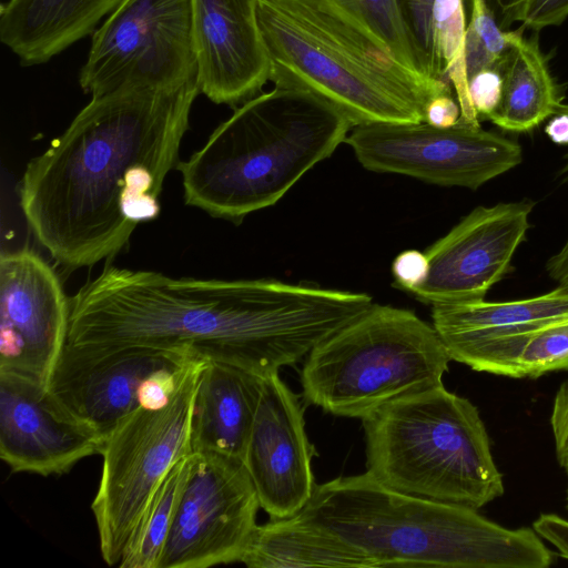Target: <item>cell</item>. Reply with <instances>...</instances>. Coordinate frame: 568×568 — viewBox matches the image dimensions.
I'll return each mask as SVG.
<instances>
[{"label": "cell", "instance_id": "cell-5", "mask_svg": "<svg viewBox=\"0 0 568 568\" xmlns=\"http://www.w3.org/2000/svg\"><path fill=\"white\" fill-rule=\"evenodd\" d=\"M275 87L314 92L354 126L425 122L428 102L452 93L393 58L338 0H257Z\"/></svg>", "mask_w": 568, "mask_h": 568}, {"label": "cell", "instance_id": "cell-4", "mask_svg": "<svg viewBox=\"0 0 568 568\" xmlns=\"http://www.w3.org/2000/svg\"><path fill=\"white\" fill-rule=\"evenodd\" d=\"M323 97L275 87L242 103L189 160L179 161L184 200L213 217L240 223L272 206L353 129Z\"/></svg>", "mask_w": 568, "mask_h": 568}, {"label": "cell", "instance_id": "cell-36", "mask_svg": "<svg viewBox=\"0 0 568 568\" xmlns=\"http://www.w3.org/2000/svg\"><path fill=\"white\" fill-rule=\"evenodd\" d=\"M545 132L548 138L556 144H568V113L557 112L548 121Z\"/></svg>", "mask_w": 568, "mask_h": 568}, {"label": "cell", "instance_id": "cell-20", "mask_svg": "<svg viewBox=\"0 0 568 568\" xmlns=\"http://www.w3.org/2000/svg\"><path fill=\"white\" fill-rule=\"evenodd\" d=\"M523 29L511 31V47L503 60L500 102L488 118L510 132L532 130L562 103L538 38L523 37Z\"/></svg>", "mask_w": 568, "mask_h": 568}, {"label": "cell", "instance_id": "cell-10", "mask_svg": "<svg viewBox=\"0 0 568 568\" xmlns=\"http://www.w3.org/2000/svg\"><path fill=\"white\" fill-rule=\"evenodd\" d=\"M367 170L426 183L477 190L523 161L514 140L459 119L449 128L427 122L353 126L345 141Z\"/></svg>", "mask_w": 568, "mask_h": 568}, {"label": "cell", "instance_id": "cell-14", "mask_svg": "<svg viewBox=\"0 0 568 568\" xmlns=\"http://www.w3.org/2000/svg\"><path fill=\"white\" fill-rule=\"evenodd\" d=\"M314 455L297 395L278 374L265 376L243 462L271 519L293 517L310 501Z\"/></svg>", "mask_w": 568, "mask_h": 568}, {"label": "cell", "instance_id": "cell-1", "mask_svg": "<svg viewBox=\"0 0 568 568\" xmlns=\"http://www.w3.org/2000/svg\"><path fill=\"white\" fill-rule=\"evenodd\" d=\"M69 302V351L182 349L262 377L295 364L358 313L352 292L315 284L174 278L115 266Z\"/></svg>", "mask_w": 568, "mask_h": 568}, {"label": "cell", "instance_id": "cell-23", "mask_svg": "<svg viewBox=\"0 0 568 568\" xmlns=\"http://www.w3.org/2000/svg\"><path fill=\"white\" fill-rule=\"evenodd\" d=\"M192 462L193 453L165 475L144 509L118 567L158 568Z\"/></svg>", "mask_w": 568, "mask_h": 568}, {"label": "cell", "instance_id": "cell-11", "mask_svg": "<svg viewBox=\"0 0 568 568\" xmlns=\"http://www.w3.org/2000/svg\"><path fill=\"white\" fill-rule=\"evenodd\" d=\"M260 507L241 458L193 453L158 568H207L240 561L257 526Z\"/></svg>", "mask_w": 568, "mask_h": 568}, {"label": "cell", "instance_id": "cell-26", "mask_svg": "<svg viewBox=\"0 0 568 568\" xmlns=\"http://www.w3.org/2000/svg\"><path fill=\"white\" fill-rule=\"evenodd\" d=\"M470 17L465 37L467 78L499 64L511 47V31L503 30L486 0H469Z\"/></svg>", "mask_w": 568, "mask_h": 568}, {"label": "cell", "instance_id": "cell-6", "mask_svg": "<svg viewBox=\"0 0 568 568\" xmlns=\"http://www.w3.org/2000/svg\"><path fill=\"white\" fill-rule=\"evenodd\" d=\"M362 423L366 473L382 485L476 510L504 494L477 407L444 385L393 400Z\"/></svg>", "mask_w": 568, "mask_h": 568}, {"label": "cell", "instance_id": "cell-22", "mask_svg": "<svg viewBox=\"0 0 568 568\" xmlns=\"http://www.w3.org/2000/svg\"><path fill=\"white\" fill-rule=\"evenodd\" d=\"M438 335L483 329L539 326L568 320V284L544 295L509 301L433 305Z\"/></svg>", "mask_w": 568, "mask_h": 568}, {"label": "cell", "instance_id": "cell-3", "mask_svg": "<svg viewBox=\"0 0 568 568\" xmlns=\"http://www.w3.org/2000/svg\"><path fill=\"white\" fill-rule=\"evenodd\" d=\"M293 517L372 568H547L554 560L534 529H508L476 509L390 489L367 473L315 485Z\"/></svg>", "mask_w": 568, "mask_h": 568}, {"label": "cell", "instance_id": "cell-16", "mask_svg": "<svg viewBox=\"0 0 568 568\" xmlns=\"http://www.w3.org/2000/svg\"><path fill=\"white\" fill-rule=\"evenodd\" d=\"M102 443L45 387L0 371V457L13 473L61 475L100 453Z\"/></svg>", "mask_w": 568, "mask_h": 568}, {"label": "cell", "instance_id": "cell-30", "mask_svg": "<svg viewBox=\"0 0 568 568\" xmlns=\"http://www.w3.org/2000/svg\"><path fill=\"white\" fill-rule=\"evenodd\" d=\"M567 17L568 0H528L520 23L524 29L539 31L561 24Z\"/></svg>", "mask_w": 568, "mask_h": 568}, {"label": "cell", "instance_id": "cell-28", "mask_svg": "<svg viewBox=\"0 0 568 568\" xmlns=\"http://www.w3.org/2000/svg\"><path fill=\"white\" fill-rule=\"evenodd\" d=\"M436 0H396L407 34L418 54L424 74L435 81L443 78L434 31ZM449 83V82H448Z\"/></svg>", "mask_w": 568, "mask_h": 568}, {"label": "cell", "instance_id": "cell-8", "mask_svg": "<svg viewBox=\"0 0 568 568\" xmlns=\"http://www.w3.org/2000/svg\"><path fill=\"white\" fill-rule=\"evenodd\" d=\"M209 359L192 358L163 407L140 406L123 417L100 449L102 474L91 504L100 551L119 565L154 491L182 458L192 454L191 422L199 379Z\"/></svg>", "mask_w": 568, "mask_h": 568}, {"label": "cell", "instance_id": "cell-39", "mask_svg": "<svg viewBox=\"0 0 568 568\" xmlns=\"http://www.w3.org/2000/svg\"><path fill=\"white\" fill-rule=\"evenodd\" d=\"M562 284H568V278H567V281H566L565 283H562Z\"/></svg>", "mask_w": 568, "mask_h": 568}, {"label": "cell", "instance_id": "cell-27", "mask_svg": "<svg viewBox=\"0 0 568 568\" xmlns=\"http://www.w3.org/2000/svg\"><path fill=\"white\" fill-rule=\"evenodd\" d=\"M517 365L518 378L568 369V320L531 329Z\"/></svg>", "mask_w": 568, "mask_h": 568}, {"label": "cell", "instance_id": "cell-35", "mask_svg": "<svg viewBox=\"0 0 568 568\" xmlns=\"http://www.w3.org/2000/svg\"><path fill=\"white\" fill-rule=\"evenodd\" d=\"M528 0H486L495 20L503 30L520 22Z\"/></svg>", "mask_w": 568, "mask_h": 568}, {"label": "cell", "instance_id": "cell-34", "mask_svg": "<svg viewBox=\"0 0 568 568\" xmlns=\"http://www.w3.org/2000/svg\"><path fill=\"white\" fill-rule=\"evenodd\" d=\"M532 527L568 559V520L555 514H542L534 521Z\"/></svg>", "mask_w": 568, "mask_h": 568}, {"label": "cell", "instance_id": "cell-15", "mask_svg": "<svg viewBox=\"0 0 568 568\" xmlns=\"http://www.w3.org/2000/svg\"><path fill=\"white\" fill-rule=\"evenodd\" d=\"M193 357L199 356L182 349L143 346L97 354L64 348L48 392L104 440L123 417L140 407V393L149 376Z\"/></svg>", "mask_w": 568, "mask_h": 568}, {"label": "cell", "instance_id": "cell-9", "mask_svg": "<svg viewBox=\"0 0 568 568\" xmlns=\"http://www.w3.org/2000/svg\"><path fill=\"white\" fill-rule=\"evenodd\" d=\"M191 0H124L92 33L79 83L99 97L197 79Z\"/></svg>", "mask_w": 568, "mask_h": 568}, {"label": "cell", "instance_id": "cell-29", "mask_svg": "<svg viewBox=\"0 0 568 568\" xmlns=\"http://www.w3.org/2000/svg\"><path fill=\"white\" fill-rule=\"evenodd\" d=\"M503 88V61L468 78V93L478 118L488 119L498 108Z\"/></svg>", "mask_w": 568, "mask_h": 568}, {"label": "cell", "instance_id": "cell-32", "mask_svg": "<svg viewBox=\"0 0 568 568\" xmlns=\"http://www.w3.org/2000/svg\"><path fill=\"white\" fill-rule=\"evenodd\" d=\"M550 423L555 438L557 459L568 477V378L560 385L555 396Z\"/></svg>", "mask_w": 568, "mask_h": 568}, {"label": "cell", "instance_id": "cell-18", "mask_svg": "<svg viewBox=\"0 0 568 568\" xmlns=\"http://www.w3.org/2000/svg\"><path fill=\"white\" fill-rule=\"evenodd\" d=\"M263 378L231 364L207 361L193 403V453L216 452L243 460Z\"/></svg>", "mask_w": 568, "mask_h": 568}, {"label": "cell", "instance_id": "cell-31", "mask_svg": "<svg viewBox=\"0 0 568 568\" xmlns=\"http://www.w3.org/2000/svg\"><path fill=\"white\" fill-rule=\"evenodd\" d=\"M392 272L396 286L412 293L423 283L428 272L425 252L417 250L402 252L395 257Z\"/></svg>", "mask_w": 568, "mask_h": 568}, {"label": "cell", "instance_id": "cell-13", "mask_svg": "<svg viewBox=\"0 0 568 568\" xmlns=\"http://www.w3.org/2000/svg\"><path fill=\"white\" fill-rule=\"evenodd\" d=\"M532 207L525 200L474 209L425 251L428 272L412 294L432 306L483 301L509 271Z\"/></svg>", "mask_w": 568, "mask_h": 568}, {"label": "cell", "instance_id": "cell-7", "mask_svg": "<svg viewBox=\"0 0 568 568\" xmlns=\"http://www.w3.org/2000/svg\"><path fill=\"white\" fill-rule=\"evenodd\" d=\"M450 361L435 327L415 312L372 304L307 354L302 395L329 414L363 419L443 385Z\"/></svg>", "mask_w": 568, "mask_h": 568}, {"label": "cell", "instance_id": "cell-38", "mask_svg": "<svg viewBox=\"0 0 568 568\" xmlns=\"http://www.w3.org/2000/svg\"><path fill=\"white\" fill-rule=\"evenodd\" d=\"M559 111L568 113V104L561 103L557 112Z\"/></svg>", "mask_w": 568, "mask_h": 568}, {"label": "cell", "instance_id": "cell-21", "mask_svg": "<svg viewBox=\"0 0 568 568\" xmlns=\"http://www.w3.org/2000/svg\"><path fill=\"white\" fill-rule=\"evenodd\" d=\"M240 561L251 568H372L357 551L302 525L294 517L257 525Z\"/></svg>", "mask_w": 568, "mask_h": 568}, {"label": "cell", "instance_id": "cell-2", "mask_svg": "<svg viewBox=\"0 0 568 568\" xmlns=\"http://www.w3.org/2000/svg\"><path fill=\"white\" fill-rule=\"evenodd\" d=\"M199 93L195 79L92 97L62 135L29 161L20 205L57 262L74 270L112 257L139 223L158 217L163 182L179 163Z\"/></svg>", "mask_w": 568, "mask_h": 568}, {"label": "cell", "instance_id": "cell-25", "mask_svg": "<svg viewBox=\"0 0 568 568\" xmlns=\"http://www.w3.org/2000/svg\"><path fill=\"white\" fill-rule=\"evenodd\" d=\"M338 1L402 65L422 78L429 79L424 74L422 63L407 34L396 0Z\"/></svg>", "mask_w": 568, "mask_h": 568}, {"label": "cell", "instance_id": "cell-37", "mask_svg": "<svg viewBox=\"0 0 568 568\" xmlns=\"http://www.w3.org/2000/svg\"><path fill=\"white\" fill-rule=\"evenodd\" d=\"M549 276L562 284L568 278V239L564 246L547 263Z\"/></svg>", "mask_w": 568, "mask_h": 568}, {"label": "cell", "instance_id": "cell-17", "mask_svg": "<svg viewBox=\"0 0 568 568\" xmlns=\"http://www.w3.org/2000/svg\"><path fill=\"white\" fill-rule=\"evenodd\" d=\"M200 92L237 105L270 80L271 63L257 19V0H191Z\"/></svg>", "mask_w": 568, "mask_h": 568}, {"label": "cell", "instance_id": "cell-24", "mask_svg": "<svg viewBox=\"0 0 568 568\" xmlns=\"http://www.w3.org/2000/svg\"><path fill=\"white\" fill-rule=\"evenodd\" d=\"M433 19L442 74L455 90L462 111L460 120L480 125L468 93L465 64V0H436Z\"/></svg>", "mask_w": 568, "mask_h": 568}, {"label": "cell", "instance_id": "cell-33", "mask_svg": "<svg viewBox=\"0 0 568 568\" xmlns=\"http://www.w3.org/2000/svg\"><path fill=\"white\" fill-rule=\"evenodd\" d=\"M462 115L460 106L452 93L433 98L426 108L425 122L437 128L455 125Z\"/></svg>", "mask_w": 568, "mask_h": 568}, {"label": "cell", "instance_id": "cell-12", "mask_svg": "<svg viewBox=\"0 0 568 568\" xmlns=\"http://www.w3.org/2000/svg\"><path fill=\"white\" fill-rule=\"evenodd\" d=\"M70 302L38 254L23 248L0 256V371L48 389L67 344Z\"/></svg>", "mask_w": 568, "mask_h": 568}, {"label": "cell", "instance_id": "cell-19", "mask_svg": "<svg viewBox=\"0 0 568 568\" xmlns=\"http://www.w3.org/2000/svg\"><path fill=\"white\" fill-rule=\"evenodd\" d=\"M124 0H8L0 8V40L22 65L47 63L97 30Z\"/></svg>", "mask_w": 568, "mask_h": 568}]
</instances>
